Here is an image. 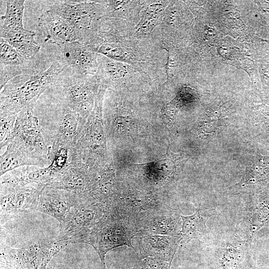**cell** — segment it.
Here are the masks:
<instances>
[{
    "instance_id": "obj_1",
    "label": "cell",
    "mask_w": 269,
    "mask_h": 269,
    "mask_svg": "<svg viewBox=\"0 0 269 269\" xmlns=\"http://www.w3.org/2000/svg\"><path fill=\"white\" fill-rule=\"evenodd\" d=\"M134 27L124 20L105 18L92 50L131 65L146 74L153 83H158L164 78L163 50L150 36L140 38L135 35Z\"/></svg>"
},
{
    "instance_id": "obj_2",
    "label": "cell",
    "mask_w": 269,
    "mask_h": 269,
    "mask_svg": "<svg viewBox=\"0 0 269 269\" xmlns=\"http://www.w3.org/2000/svg\"><path fill=\"white\" fill-rule=\"evenodd\" d=\"M33 114L49 148L54 146L72 148L86 123V119L48 89L35 104Z\"/></svg>"
},
{
    "instance_id": "obj_3",
    "label": "cell",
    "mask_w": 269,
    "mask_h": 269,
    "mask_svg": "<svg viewBox=\"0 0 269 269\" xmlns=\"http://www.w3.org/2000/svg\"><path fill=\"white\" fill-rule=\"evenodd\" d=\"M67 67L62 60L56 58L41 73L21 75L10 80L0 90V113L17 114L24 109L33 110L40 96Z\"/></svg>"
},
{
    "instance_id": "obj_4",
    "label": "cell",
    "mask_w": 269,
    "mask_h": 269,
    "mask_svg": "<svg viewBox=\"0 0 269 269\" xmlns=\"http://www.w3.org/2000/svg\"><path fill=\"white\" fill-rule=\"evenodd\" d=\"M100 86L96 75L78 73L67 67L48 89L86 120L94 108Z\"/></svg>"
},
{
    "instance_id": "obj_5",
    "label": "cell",
    "mask_w": 269,
    "mask_h": 269,
    "mask_svg": "<svg viewBox=\"0 0 269 269\" xmlns=\"http://www.w3.org/2000/svg\"><path fill=\"white\" fill-rule=\"evenodd\" d=\"M106 0L82 1L75 4L58 1L49 9L66 19L75 29L78 41L90 48L102 30Z\"/></svg>"
},
{
    "instance_id": "obj_6",
    "label": "cell",
    "mask_w": 269,
    "mask_h": 269,
    "mask_svg": "<svg viewBox=\"0 0 269 269\" xmlns=\"http://www.w3.org/2000/svg\"><path fill=\"white\" fill-rule=\"evenodd\" d=\"M11 141L31 157L36 166L49 164V148L33 110L24 109L17 114Z\"/></svg>"
},
{
    "instance_id": "obj_7",
    "label": "cell",
    "mask_w": 269,
    "mask_h": 269,
    "mask_svg": "<svg viewBox=\"0 0 269 269\" xmlns=\"http://www.w3.org/2000/svg\"><path fill=\"white\" fill-rule=\"evenodd\" d=\"M76 204L68 211L63 223L60 224L57 240L70 243H88L90 234L101 216L102 211L94 204L87 193L78 194Z\"/></svg>"
},
{
    "instance_id": "obj_8",
    "label": "cell",
    "mask_w": 269,
    "mask_h": 269,
    "mask_svg": "<svg viewBox=\"0 0 269 269\" xmlns=\"http://www.w3.org/2000/svg\"><path fill=\"white\" fill-rule=\"evenodd\" d=\"M69 244L57 239L18 249L1 247L0 264L11 269H45L50 260Z\"/></svg>"
},
{
    "instance_id": "obj_9",
    "label": "cell",
    "mask_w": 269,
    "mask_h": 269,
    "mask_svg": "<svg viewBox=\"0 0 269 269\" xmlns=\"http://www.w3.org/2000/svg\"><path fill=\"white\" fill-rule=\"evenodd\" d=\"M53 56L48 51L41 50L34 58L27 59L0 38V89L15 77L36 74L46 70L54 61Z\"/></svg>"
},
{
    "instance_id": "obj_10",
    "label": "cell",
    "mask_w": 269,
    "mask_h": 269,
    "mask_svg": "<svg viewBox=\"0 0 269 269\" xmlns=\"http://www.w3.org/2000/svg\"><path fill=\"white\" fill-rule=\"evenodd\" d=\"M97 62L98 70L95 75L100 86L106 89L153 83L146 74L129 64L98 53Z\"/></svg>"
},
{
    "instance_id": "obj_11",
    "label": "cell",
    "mask_w": 269,
    "mask_h": 269,
    "mask_svg": "<svg viewBox=\"0 0 269 269\" xmlns=\"http://www.w3.org/2000/svg\"><path fill=\"white\" fill-rule=\"evenodd\" d=\"M87 244L93 246L99 255L102 268H106L105 257L109 251L123 245L133 247L129 236L111 217L103 218L96 223Z\"/></svg>"
},
{
    "instance_id": "obj_12",
    "label": "cell",
    "mask_w": 269,
    "mask_h": 269,
    "mask_svg": "<svg viewBox=\"0 0 269 269\" xmlns=\"http://www.w3.org/2000/svg\"><path fill=\"white\" fill-rule=\"evenodd\" d=\"M57 46L56 57L77 73L95 75L98 70V53L76 41Z\"/></svg>"
},
{
    "instance_id": "obj_13",
    "label": "cell",
    "mask_w": 269,
    "mask_h": 269,
    "mask_svg": "<svg viewBox=\"0 0 269 269\" xmlns=\"http://www.w3.org/2000/svg\"><path fill=\"white\" fill-rule=\"evenodd\" d=\"M78 198L77 193L45 185L40 193L34 210L52 217L60 224Z\"/></svg>"
},
{
    "instance_id": "obj_14",
    "label": "cell",
    "mask_w": 269,
    "mask_h": 269,
    "mask_svg": "<svg viewBox=\"0 0 269 269\" xmlns=\"http://www.w3.org/2000/svg\"><path fill=\"white\" fill-rule=\"evenodd\" d=\"M44 186L41 184L32 183L20 189L0 191L1 216L15 214L27 209L34 210Z\"/></svg>"
},
{
    "instance_id": "obj_15",
    "label": "cell",
    "mask_w": 269,
    "mask_h": 269,
    "mask_svg": "<svg viewBox=\"0 0 269 269\" xmlns=\"http://www.w3.org/2000/svg\"><path fill=\"white\" fill-rule=\"evenodd\" d=\"M93 179L90 168L71 162L47 185L77 194L87 193Z\"/></svg>"
},
{
    "instance_id": "obj_16",
    "label": "cell",
    "mask_w": 269,
    "mask_h": 269,
    "mask_svg": "<svg viewBox=\"0 0 269 269\" xmlns=\"http://www.w3.org/2000/svg\"><path fill=\"white\" fill-rule=\"evenodd\" d=\"M38 25L45 36V42L54 45L78 41L74 28L64 18L49 9L38 17Z\"/></svg>"
},
{
    "instance_id": "obj_17",
    "label": "cell",
    "mask_w": 269,
    "mask_h": 269,
    "mask_svg": "<svg viewBox=\"0 0 269 269\" xmlns=\"http://www.w3.org/2000/svg\"><path fill=\"white\" fill-rule=\"evenodd\" d=\"M250 243L235 241L219 248L215 256V269H246L253 261Z\"/></svg>"
},
{
    "instance_id": "obj_18",
    "label": "cell",
    "mask_w": 269,
    "mask_h": 269,
    "mask_svg": "<svg viewBox=\"0 0 269 269\" xmlns=\"http://www.w3.org/2000/svg\"><path fill=\"white\" fill-rule=\"evenodd\" d=\"M181 240L180 236L145 237L140 243L141 258L152 257L171 264Z\"/></svg>"
},
{
    "instance_id": "obj_19",
    "label": "cell",
    "mask_w": 269,
    "mask_h": 269,
    "mask_svg": "<svg viewBox=\"0 0 269 269\" xmlns=\"http://www.w3.org/2000/svg\"><path fill=\"white\" fill-rule=\"evenodd\" d=\"M170 2L169 0H143L139 20L133 28L134 34L140 38L149 37L154 29L160 25L164 10Z\"/></svg>"
},
{
    "instance_id": "obj_20",
    "label": "cell",
    "mask_w": 269,
    "mask_h": 269,
    "mask_svg": "<svg viewBox=\"0 0 269 269\" xmlns=\"http://www.w3.org/2000/svg\"><path fill=\"white\" fill-rule=\"evenodd\" d=\"M0 38L14 47L27 59L34 58L41 51V46L35 40V32L24 28L9 30L0 28Z\"/></svg>"
},
{
    "instance_id": "obj_21",
    "label": "cell",
    "mask_w": 269,
    "mask_h": 269,
    "mask_svg": "<svg viewBox=\"0 0 269 269\" xmlns=\"http://www.w3.org/2000/svg\"><path fill=\"white\" fill-rule=\"evenodd\" d=\"M143 0H106L105 18L124 20L134 27L138 23Z\"/></svg>"
},
{
    "instance_id": "obj_22",
    "label": "cell",
    "mask_w": 269,
    "mask_h": 269,
    "mask_svg": "<svg viewBox=\"0 0 269 269\" xmlns=\"http://www.w3.org/2000/svg\"><path fill=\"white\" fill-rule=\"evenodd\" d=\"M184 6L179 1H170L164 10L162 22L158 26L162 32L172 37L177 29L190 24L191 18Z\"/></svg>"
},
{
    "instance_id": "obj_23",
    "label": "cell",
    "mask_w": 269,
    "mask_h": 269,
    "mask_svg": "<svg viewBox=\"0 0 269 269\" xmlns=\"http://www.w3.org/2000/svg\"><path fill=\"white\" fill-rule=\"evenodd\" d=\"M0 175L18 167L36 166L34 161L13 141H10L0 155Z\"/></svg>"
},
{
    "instance_id": "obj_24",
    "label": "cell",
    "mask_w": 269,
    "mask_h": 269,
    "mask_svg": "<svg viewBox=\"0 0 269 269\" xmlns=\"http://www.w3.org/2000/svg\"><path fill=\"white\" fill-rule=\"evenodd\" d=\"M182 220V229L180 236L188 242L193 239H199L207 233L206 222L208 217L199 211L190 216H180Z\"/></svg>"
},
{
    "instance_id": "obj_25",
    "label": "cell",
    "mask_w": 269,
    "mask_h": 269,
    "mask_svg": "<svg viewBox=\"0 0 269 269\" xmlns=\"http://www.w3.org/2000/svg\"><path fill=\"white\" fill-rule=\"evenodd\" d=\"M25 0H5L6 10L1 16L3 24L0 28L4 29H17L23 28V15Z\"/></svg>"
},
{
    "instance_id": "obj_26",
    "label": "cell",
    "mask_w": 269,
    "mask_h": 269,
    "mask_svg": "<svg viewBox=\"0 0 269 269\" xmlns=\"http://www.w3.org/2000/svg\"><path fill=\"white\" fill-rule=\"evenodd\" d=\"M251 230L254 233L269 223V202L262 201L252 206L250 212Z\"/></svg>"
},
{
    "instance_id": "obj_27",
    "label": "cell",
    "mask_w": 269,
    "mask_h": 269,
    "mask_svg": "<svg viewBox=\"0 0 269 269\" xmlns=\"http://www.w3.org/2000/svg\"><path fill=\"white\" fill-rule=\"evenodd\" d=\"M17 114L0 113V147L2 149L11 140Z\"/></svg>"
},
{
    "instance_id": "obj_28",
    "label": "cell",
    "mask_w": 269,
    "mask_h": 269,
    "mask_svg": "<svg viewBox=\"0 0 269 269\" xmlns=\"http://www.w3.org/2000/svg\"><path fill=\"white\" fill-rule=\"evenodd\" d=\"M171 264L158 259L147 257L138 264L136 269H170Z\"/></svg>"
},
{
    "instance_id": "obj_29",
    "label": "cell",
    "mask_w": 269,
    "mask_h": 269,
    "mask_svg": "<svg viewBox=\"0 0 269 269\" xmlns=\"http://www.w3.org/2000/svg\"><path fill=\"white\" fill-rule=\"evenodd\" d=\"M246 269H255L254 261H252Z\"/></svg>"
},
{
    "instance_id": "obj_30",
    "label": "cell",
    "mask_w": 269,
    "mask_h": 269,
    "mask_svg": "<svg viewBox=\"0 0 269 269\" xmlns=\"http://www.w3.org/2000/svg\"><path fill=\"white\" fill-rule=\"evenodd\" d=\"M101 269H107L106 268H101Z\"/></svg>"
}]
</instances>
